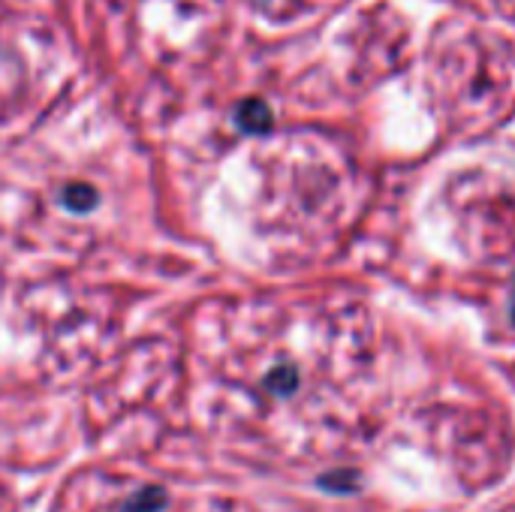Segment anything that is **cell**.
I'll return each mask as SVG.
<instances>
[{
  "label": "cell",
  "mask_w": 515,
  "mask_h": 512,
  "mask_svg": "<svg viewBox=\"0 0 515 512\" xmlns=\"http://www.w3.org/2000/svg\"><path fill=\"white\" fill-rule=\"evenodd\" d=\"M64 205L73 208V211H91L97 205V190L91 184H70L64 190Z\"/></svg>",
  "instance_id": "3"
},
{
  "label": "cell",
  "mask_w": 515,
  "mask_h": 512,
  "mask_svg": "<svg viewBox=\"0 0 515 512\" xmlns=\"http://www.w3.org/2000/svg\"><path fill=\"white\" fill-rule=\"evenodd\" d=\"M512 317H515V308H512Z\"/></svg>",
  "instance_id": "5"
},
{
  "label": "cell",
  "mask_w": 515,
  "mask_h": 512,
  "mask_svg": "<svg viewBox=\"0 0 515 512\" xmlns=\"http://www.w3.org/2000/svg\"><path fill=\"white\" fill-rule=\"evenodd\" d=\"M166 506V491L163 488H142L136 491L121 512H160Z\"/></svg>",
  "instance_id": "2"
},
{
  "label": "cell",
  "mask_w": 515,
  "mask_h": 512,
  "mask_svg": "<svg viewBox=\"0 0 515 512\" xmlns=\"http://www.w3.org/2000/svg\"><path fill=\"white\" fill-rule=\"evenodd\" d=\"M235 124L244 133H269L272 130V112L263 100H244L235 109Z\"/></svg>",
  "instance_id": "1"
},
{
  "label": "cell",
  "mask_w": 515,
  "mask_h": 512,
  "mask_svg": "<svg viewBox=\"0 0 515 512\" xmlns=\"http://www.w3.org/2000/svg\"><path fill=\"white\" fill-rule=\"evenodd\" d=\"M269 389H272L275 395H290V392L296 389V371H290V368H278V371L269 377Z\"/></svg>",
  "instance_id": "4"
}]
</instances>
